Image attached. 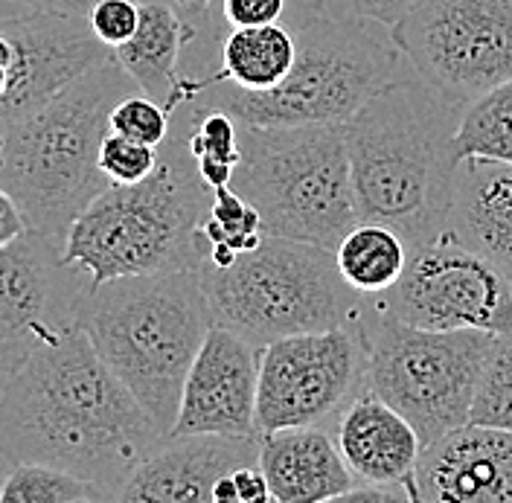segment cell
I'll return each instance as SVG.
<instances>
[{
    "instance_id": "27",
    "label": "cell",
    "mask_w": 512,
    "mask_h": 503,
    "mask_svg": "<svg viewBox=\"0 0 512 503\" xmlns=\"http://www.w3.org/2000/svg\"><path fill=\"white\" fill-rule=\"evenodd\" d=\"M469 422L512 431V332L495 335L492 341L475 390Z\"/></svg>"
},
{
    "instance_id": "25",
    "label": "cell",
    "mask_w": 512,
    "mask_h": 503,
    "mask_svg": "<svg viewBox=\"0 0 512 503\" xmlns=\"http://www.w3.org/2000/svg\"><path fill=\"white\" fill-rule=\"evenodd\" d=\"M105 495L94 483L47 463H15L0 483V503H94Z\"/></svg>"
},
{
    "instance_id": "11",
    "label": "cell",
    "mask_w": 512,
    "mask_h": 503,
    "mask_svg": "<svg viewBox=\"0 0 512 503\" xmlns=\"http://www.w3.org/2000/svg\"><path fill=\"white\" fill-rule=\"evenodd\" d=\"M367 384L361 317L347 326L277 338L259 349L256 434L323 425Z\"/></svg>"
},
{
    "instance_id": "3",
    "label": "cell",
    "mask_w": 512,
    "mask_h": 503,
    "mask_svg": "<svg viewBox=\"0 0 512 503\" xmlns=\"http://www.w3.org/2000/svg\"><path fill=\"white\" fill-rule=\"evenodd\" d=\"M73 317L166 437L178 419L184 378L213 326L201 274L169 271L85 285Z\"/></svg>"
},
{
    "instance_id": "2",
    "label": "cell",
    "mask_w": 512,
    "mask_h": 503,
    "mask_svg": "<svg viewBox=\"0 0 512 503\" xmlns=\"http://www.w3.org/2000/svg\"><path fill=\"white\" fill-rule=\"evenodd\" d=\"M463 102L428 82L393 79L344 123L358 221H382L408 248L446 233Z\"/></svg>"
},
{
    "instance_id": "26",
    "label": "cell",
    "mask_w": 512,
    "mask_h": 503,
    "mask_svg": "<svg viewBox=\"0 0 512 503\" xmlns=\"http://www.w3.org/2000/svg\"><path fill=\"white\" fill-rule=\"evenodd\" d=\"M201 233H204L210 248L222 245V248H230L236 253L251 251L265 236L256 207H251L233 187L213 189L210 210L201 221Z\"/></svg>"
},
{
    "instance_id": "19",
    "label": "cell",
    "mask_w": 512,
    "mask_h": 503,
    "mask_svg": "<svg viewBox=\"0 0 512 503\" xmlns=\"http://www.w3.org/2000/svg\"><path fill=\"white\" fill-rule=\"evenodd\" d=\"M259 469L274 503L344 501L358 486L338 442L320 425L259 434Z\"/></svg>"
},
{
    "instance_id": "28",
    "label": "cell",
    "mask_w": 512,
    "mask_h": 503,
    "mask_svg": "<svg viewBox=\"0 0 512 503\" xmlns=\"http://www.w3.org/2000/svg\"><path fill=\"white\" fill-rule=\"evenodd\" d=\"M160 160L158 146L131 140L126 134L108 131L102 146H99V169L111 184H140L155 172Z\"/></svg>"
},
{
    "instance_id": "13",
    "label": "cell",
    "mask_w": 512,
    "mask_h": 503,
    "mask_svg": "<svg viewBox=\"0 0 512 503\" xmlns=\"http://www.w3.org/2000/svg\"><path fill=\"white\" fill-rule=\"evenodd\" d=\"M114 50L96 38L88 18L0 0V131L41 111Z\"/></svg>"
},
{
    "instance_id": "37",
    "label": "cell",
    "mask_w": 512,
    "mask_h": 503,
    "mask_svg": "<svg viewBox=\"0 0 512 503\" xmlns=\"http://www.w3.org/2000/svg\"><path fill=\"white\" fill-rule=\"evenodd\" d=\"M213 503H239L236 483H233V472L224 474V477L216 480V486H213Z\"/></svg>"
},
{
    "instance_id": "36",
    "label": "cell",
    "mask_w": 512,
    "mask_h": 503,
    "mask_svg": "<svg viewBox=\"0 0 512 503\" xmlns=\"http://www.w3.org/2000/svg\"><path fill=\"white\" fill-rule=\"evenodd\" d=\"M210 3H213V0H175V9H178V15L195 30V35H198V24L207 18Z\"/></svg>"
},
{
    "instance_id": "4",
    "label": "cell",
    "mask_w": 512,
    "mask_h": 503,
    "mask_svg": "<svg viewBox=\"0 0 512 503\" xmlns=\"http://www.w3.org/2000/svg\"><path fill=\"white\" fill-rule=\"evenodd\" d=\"M210 198L213 189L201 181L187 137H166L149 178L105 187L76 216L62 242V262L88 274V285L198 271L210 251L201 233Z\"/></svg>"
},
{
    "instance_id": "33",
    "label": "cell",
    "mask_w": 512,
    "mask_h": 503,
    "mask_svg": "<svg viewBox=\"0 0 512 503\" xmlns=\"http://www.w3.org/2000/svg\"><path fill=\"white\" fill-rule=\"evenodd\" d=\"M27 230H30V224H27V216H24L21 204L12 198L9 189L0 184V248L12 245Z\"/></svg>"
},
{
    "instance_id": "30",
    "label": "cell",
    "mask_w": 512,
    "mask_h": 503,
    "mask_svg": "<svg viewBox=\"0 0 512 503\" xmlns=\"http://www.w3.org/2000/svg\"><path fill=\"white\" fill-rule=\"evenodd\" d=\"M140 24V3L137 0H96L88 12V27L96 38L117 50L137 32Z\"/></svg>"
},
{
    "instance_id": "32",
    "label": "cell",
    "mask_w": 512,
    "mask_h": 503,
    "mask_svg": "<svg viewBox=\"0 0 512 503\" xmlns=\"http://www.w3.org/2000/svg\"><path fill=\"white\" fill-rule=\"evenodd\" d=\"M350 9L352 15H361L367 21H376L379 27H393L416 0H338Z\"/></svg>"
},
{
    "instance_id": "29",
    "label": "cell",
    "mask_w": 512,
    "mask_h": 503,
    "mask_svg": "<svg viewBox=\"0 0 512 503\" xmlns=\"http://www.w3.org/2000/svg\"><path fill=\"white\" fill-rule=\"evenodd\" d=\"M108 128L117 134H126L131 140H140V143H149V146L160 149L169 137V111L160 102H155L152 96L137 91V94L123 96L114 105Z\"/></svg>"
},
{
    "instance_id": "17",
    "label": "cell",
    "mask_w": 512,
    "mask_h": 503,
    "mask_svg": "<svg viewBox=\"0 0 512 503\" xmlns=\"http://www.w3.org/2000/svg\"><path fill=\"white\" fill-rule=\"evenodd\" d=\"M248 463H259V437L169 434L131 472L117 501L213 503L216 480Z\"/></svg>"
},
{
    "instance_id": "16",
    "label": "cell",
    "mask_w": 512,
    "mask_h": 503,
    "mask_svg": "<svg viewBox=\"0 0 512 503\" xmlns=\"http://www.w3.org/2000/svg\"><path fill=\"white\" fill-rule=\"evenodd\" d=\"M416 503H512V431L466 422L425 442Z\"/></svg>"
},
{
    "instance_id": "34",
    "label": "cell",
    "mask_w": 512,
    "mask_h": 503,
    "mask_svg": "<svg viewBox=\"0 0 512 503\" xmlns=\"http://www.w3.org/2000/svg\"><path fill=\"white\" fill-rule=\"evenodd\" d=\"M233 483H236V495L239 503H268L271 501V489H268V480L259 469V463H248V466H239L233 472Z\"/></svg>"
},
{
    "instance_id": "21",
    "label": "cell",
    "mask_w": 512,
    "mask_h": 503,
    "mask_svg": "<svg viewBox=\"0 0 512 503\" xmlns=\"http://www.w3.org/2000/svg\"><path fill=\"white\" fill-rule=\"evenodd\" d=\"M192 38L195 30L178 9H169L166 3H140L137 32L114 50V62L126 70L140 94L152 96L166 111H175V105L184 102L178 59Z\"/></svg>"
},
{
    "instance_id": "12",
    "label": "cell",
    "mask_w": 512,
    "mask_h": 503,
    "mask_svg": "<svg viewBox=\"0 0 512 503\" xmlns=\"http://www.w3.org/2000/svg\"><path fill=\"white\" fill-rule=\"evenodd\" d=\"M370 303L419 329L512 332V283L489 259L448 236L411 248L399 283Z\"/></svg>"
},
{
    "instance_id": "14",
    "label": "cell",
    "mask_w": 512,
    "mask_h": 503,
    "mask_svg": "<svg viewBox=\"0 0 512 503\" xmlns=\"http://www.w3.org/2000/svg\"><path fill=\"white\" fill-rule=\"evenodd\" d=\"M73 268L62 262V242L27 230L0 248V376H12L41 344L76 326L70 288Z\"/></svg>"
},
{
    "instance_id": "7",
    "label": "cell",
    "mask_w": 512,
    "mask_h": 503,
    "mask_svg": "<svg viewBox=\"0 0 512 503\" xmlns=\"http://www.w3.org/2000/svg\"><path fill=\"white\" fill-rule=\"evenodd\" d=\"M198 274L213 323L259 349L288 335L355 323L367 300L344 283L335 253L271 233L230 265L204 262Z\"/></svg>"
},
{
    "instance_id": "10",
    "label": "cell",
    "mask_w": 512,
    "mask_h": 503,
    "mask_svg": "<svg viewBox=\"0 0 512 503\" xmlns=\"http://www.w3.org/2000/svg\"><path fill=\"white\" fill-rule=\"evenodd\" d=\"M390 38L416 76L454 102L512 79V0H416Z\"/></svg>"
},
{
    "instance_id": "9",
    "label": "cell",
    "mask_w": 512,
    "mask_h": 503,
    "mask_svg": "<svg viewBox=\"0 0 512 503\" xmlns=\"http://www.w3.org/2000/svg\"><path fill=\"white\" fill-rule=\"evenodd\" d=\"M367 387L416 428L422 445L466 425L495 335L419 329L364 300Z\"/></svg>"
},
{
    "instance_id": "15",
    "label": "cell",
    "mask_w": 512,
    "mask_h": 503,
    "mask_svg": "<svg viewBox=\"0 0 512 503\" xmlns=\"http://www.w3.org/2000/svg\"><path fill=\"white\" fill-rule=\"evenodd\" d=\"M256 378L259 346L248 344L242 335L213 323L184 378L178 419L169 434L259 437Z\"/></svg>"
},
{
    "instance_id": "35",
    "label": "cell",
    "mask_w": 512,
    "mask_h": 503,
    "mask_svg": "<svg viewBox=\"0 0 512 503\" xmlns=\"http://www.w3.org/2000/svg\"><path fill=\"white\" fill-rule=\"evenodd\" d=\"M38 9H50V12H62V15H76V18H88L91 6L96 0H21Z\"/></svg>"
},
{
    "instance_id": "18",
    "label": "cell",
    "mask_w": 512,
    "mask_h": 503,
    "mask_svg": "<svg viewBox=\"0 0 512 503\" xmlns=\"http://www.w3.org/2000/svg\"><path fill=\"white\" fill-rule=\"evenodd\" d=\"M335 442L358 486L367 483L402 489L411 503H416L414 474L422 440L414 425L399 410L390 408L373 387L364 384L341 410Z\"/></svg>"
},
{
    "instance_id": "8",
    "label": "cell",
    "mask_w": 512,
    "mask_h": 503,
    "mask_svg": "<svg viewBox=\"0 0 512 503\" xmlns=\"http://www.w3.org/2000/svg\"><path fill=\"white\" fill-rule=\"evenodd\" d=\"M230 187L262 230L335 251L358 221L344 126H245Z\"/></svg>"
},
{
    "instance_id": "20",
    "label": "cell",
    "mask_w": 512,
    "mask_h": 503,
    "mask_svg": "<svg viewBox=\"0 0 512 503\" xmlns=\"http://www.w3.org/2000/svg\"><path fill=\"white\" fill-rule=\"evenodd\" d=\"M443 236L489 259L512 283V163L460 160Z\"/></svg>"
},
{
    "instance_id": "1",
    "label": "cell",
    "mask_w": 512,
    "mask_h": 503,
    "mask_svg": "<svg viewBox=\"0 0 512 503\" xmlns=\"http://www.w3.org/2000/svg\"><path fill=\"white\" fill-rule=\"evenodd\" d=\"M160 440L79 326L38 346L0 390V460L64 469L94 483L105 501L120 498Z\"/></svg>"
},
{
    "instance_id": "31",
    "label": "cell",
    "mask_w": 512,
    "mask_h": 503,
    "mask_svg": "<svg viewBox=\"0 0 512 503\" xmlns=\"http://www.w3.org/2000/svg\"><path fill=\"white\" fill-rule=\"evenodd\" d=\"M288 0H222V18L230 30L262 27L286 18Z\"/></svg>"
},
{
    "instance_id": "22",
    "label": "cell",
    "mask_w": 512,
    "mask_h": 503,
    "mask_svg": "<svg viewBox=\"0 0 512 503\" xmlns=\"http://www.w3.org/2000/svg\"><path fill=\"white\" fill-rule=\"evenodd\" d=\"M297 38L283 21L262 27H236L222 41V70L207 79H224L245 91H271L294 67Z\"/></svg>"
},
{
    "instance_id": "5",
    "label": "cell",
    "mask_w": 512,
    "mask_h": 503,
    "mask_svg": "<svg viewBox=\"0 0 512 503\" xmlns=\"http://www.w3.org/2000/svg\"><path fill=\"white\" fill-rule=\"evenodd\" d=\"M361 15H332L303 0L291 24L297 59L271 91H245L224 79L181 82L184 102L222 108L245 126H344L352 114L402 73V53Z\"/></svg>"
},
{
    "instance_id": "6",
    "label": "cell",
    "mask_w": 512,
    "mask_h": 503,
    "mask_svg": "<svg viewBox=\"0 0 512 503\" xmlns=\"http://www.w3.org/2000/svg\"><path fill=\"white\" fill-rule=\"evenodd\" d=\"M137 85L114 62L96 64L32 117L0 131V184L30 230L64 242L70 224L111 181L99 169L108 120Z\"/></svg>"
},
{
    "instance_id": "24",
    "label": "cell",
    "mask_w": 512,
    "mask_h": 503,
    "mask_svg": "<svg viewBox=\"0 0 512 503\" xmlns=\"http://www.w3.org/2000/svg\"><path fill=\"white\" fill-rule=\"evenodd\" d=\"M457 149L463 158L512 163V79L463 105Z\"/></svg>"
},
{
    "instance_id": "23",
    "label": "cell",
    "mask_w": 512,
    "mask_h": 503,
    "mask_svg": "<svg viewBox=\"0 0 512 503\" xmlns=\"http://www.w3.org/2000/svg\"><path fill=\"white\" fill-rule=\"evenodd\" d=\"M335 265L344 283L361 297H379L399 283L411 248L382 221H355L335 248Z\"/></svg>"
}]
</instances>
